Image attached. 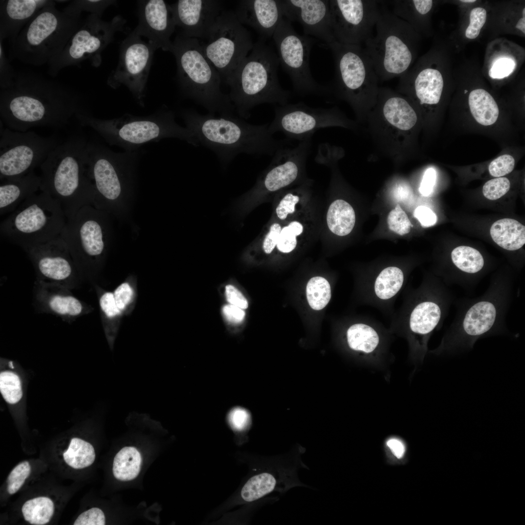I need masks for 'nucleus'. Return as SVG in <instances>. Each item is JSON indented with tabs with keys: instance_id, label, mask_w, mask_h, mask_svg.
I'll list each match as a JSON object with an SVG mask.
<instances>
[{
	"instance_id": "bb28decb",
	"label": "nucleus",
	"mask_w": 525,
	"mask_h": 525,
	"mask_svg": "<svg viewBox=\"0 0 525 525\" xmlns=\"http://www.w3.org/2000/svg\"><path fill=\"white\" fill-rule=\"evenodd\" d=\"M454 300L453 293L448 289L439 298L422 300L412 310L409 318L410 329L413 333L422 338L423 346L426 338L449 312Z\"/></svg>"
},
{
	"instance_id": "ea45409f",
	"label": "nucleus",
	"mask_w": 525,
	"mask_h": 525,
	"mask_svg": "<svg viewBox=\"0 0 525 525\" xmlns=\"http://www.w3.org/2000/svg\"><path fill=\"white\" fill-rule=\"evenodd\" d=\"M0 391L7 402L11 404L18 402L22 396L21 384L18 376L11 371H1Z\"/></svg>"
},
{
	"instance_id": "603ef678",
	"label": "nucleus",
	"mask_w": 525,
	"mask_h": 525,
	"mask_svg": "<svg viewBox=\"0 0 525 525\" xmlns=\"http://www.w3.org/2000/svg\"><path fill=\"white\" fill-rule=\"evenodd\" d=\"M0 40V88H6L10 86L13 81L16 73L14 72L12 68L10 66L8 61L5 56L2 48L1 42Z\"/></svg>"
},
{
	"instance_id": "37998d69",
	"label": "nucleus",
	"mask_w": 525,
	"mask_h": 525,
	"mask_svg": "<svg viewBox=\"0 0 525 525\" xmlns=\"http://www.w3.org/2000/svg\"><path fill=\"white\" fill-rule=\"evenodd\" d=\"M387 222L389 228L400 235L408 233L413 227L406 213L399 204L389 213Z\"/></svg>"
},
{
	"instance_id": "338daca9",
	"label": "nucleus",
	"mask_w": 525,
	"mask_h": 525,
	"mask_svg": "<svg viewBox=\"0 0 525 525\" xmlns=\"http://www.w3.org/2000/svg\"><path fill=\"white\" fill-rule=\"evenodd\" d=\"M460 1L463 2H473L476 1V0H460Z\"/></svg>"
},
{
	"instance_id": "09e8293b",
	"label": "nucleus",
	"mask_w": 525,
	"mask_h": 525,
	"mask_svg": "<svg viewBox=\"0 0 525 525\" xmlns=\"http://www.w3.org/2000/svg\"><path fill=\"white\" fill-rule=\"evenodd\" d=\"M516 66V62L512 57H501L494 61L489 74L493 79H502L511 74Z\"/></svg>"
},
{
	"instance_id": "ddd939ff",
	"label": "nucleus",
	"mask_w": 525,
	"mask_h": 525,
	"mask_svg": "<svg viewBox=\"0 0 525 525\" xmlns=\"http://www.w3.org/2000/svg\"><path fill=\"white\" fill-rule=\"evenodd\" d=\"M126 20L117 15L109 21L90 14L83 20L62 50L47 64L48 73L55 76L62 69L85 60L99 67L101 53L113 40L115 34L123 30Z\"/></svg>"
},
{
	"instance_id": "f8f14e48",
	"label": "nucleus",
	"mask_w": 525,
	"mask_h": 525,
	"mask_svg": "<svg viewBox=\"0 0 525 525\" xmlns=\"http://www.w3.org/2000/svg\"><path fill=\"white\" fill-rule=\"evenodd\" d=\"M328 47L334 60L337 95L358 111L375 103L379 79L364 48L337 41Z\"/></svg>"
},
{
	"instance_id": "864d4df0",
	"label": "nucleus",
	"mask_w": 525,
	"mask_h": 525,
	"mask_svg": "<svg viewBox=\"0 0 525 525\" xmlns=\"http://www.w3.org/2000/svg\"><path fill=\"white\" fill-rule=\"evenodd\" d=\"M298 201L299 197L298 195H294L291 193L286 194L276 208V213L278 217L284 220L287 217L288 214L293 213L295 210V205Z\"/></svg>"
},
{
	"instance_id": "0e129e2a",
	"label": "nucleus",
	"mask_w": 525,
	"mask_h": 525,
	"mask_svg": "<svg viewBox=\"0 0 525 525\" xmlns=\"http://www.w3.org/2000/svg\"><path fill=\"white\" fill-rule=\"evenodd\" d=\"M387 445L393 454L398 458H401L405 452L403 443L396 438H391L387 441Z\"/></svg>"
},
{
	"instance_id": "5701e85b",
	"label": "nucleus",
	"mask_w": 525,
	"mask_h": 525,
	"mask_svg": "<svg viewBox=\"0 0 525 525\" xmlns=\"http://www.w3.org/2000/svg\"><path fill=\"white\" fill-rule=\"evenodd\" d=\"M179 33L206 39L216 18L223 11L221 1L213 0H179L170 5Z\"/></svg>"
},
{
	"instance_id": "1a4fd4ad",
	"label": "nucleus",
	"mask_w": 525,
	"mask_h": 525,
	"mask_svg": "<svg viewBox=\"0 0 525 525\" xmlns=\"http://www.w3.org/2000/svg\"><path fill=\"white\" fill-rule=\"evenodd\" d=\"M171 50L177 65V77L182 93L209 113L233 115L228 95L220 88L221 76L205 56L198 39L179 33Z\"/></svg>"
},
{
	"instance_id": "4468645a",
	"label": "nucleus",
	"mask_w": 525,
	"mask_h": 525,
	"mask_svg": "<svg viewBox=\"0 0 525 525\" xmlns=\"http://www.w3.org/2000/svg\"><path fill=\"white\" fill-rule=\"evenodd\" d=\"M206 39L201 43L203 53L228 84L252 50L251 36L234 12L223 10Z\"/></svg>"
},
{
	"instance_id": "39448f33",
	"label": "nucleus",
	"mask_w": 525,
	"mask_h": 525,
	"mask_svg": "<svg viewBox=\"0 0 525 525\" xmlns=\"http://www.w3.org/2000/svg\"><path fill=\"white\" fill-rule=\"evenodd\" d=\"M88 142L83 138L72 137L53 149L40 166V190L59 202L67 220L83 207L93 204L94 191L88 173Z\"/></svg>"
},
{
	"instance_id": "dca6fc26",
	"label": "nucleus",
	"mask_w": 525,
	"mask_h": 525,
	"mask_svg": "<svg viewBox=\"0 0 525 525\" xmlns=\"http://www.w3.org/2000/svg\"><path fill=\"white\" fill-rule=\"evenodd\" d=\"M59 144L54 136L43 137L33 131L19 132L2 127L0 180L19 178L34 171Z\"/></svg>"
},
{
	"instance_id": "4c0bfd02",
	"label": "nucleus",
	"mask_w": 525,
	"mask_h": 525,
	"mask_svg": "<svg viewBox=\"0 0 525 525\" xmlns=\"http://www.w3.org/2000/svg\"><path fill=\"white\" fill-rule=\"evenodd\" d=\"M404 280L402 271L398 267H388L383 269L376 279L374 290L381 299H388L401 289Z\"/></svg>"
},
{
	"instance_id": "cd10ccee",
	"label": "nucleus",
	"mask_w": 525,
	"mask_h": 525,
	"mask_svg": "<svg viewBox=\"0 0 525 525\" xmlns=\"http://www.w3.org/2000/svg\"><path fill=\"white\" fill-rule=\"evenodd\" d=\"M52 1L0 0V40L14 38L31 19Z\"/></svg>"
},
{
	"instance_id": "c03bdc74",
	"label": "nucleus",
	"mask_w": 525,
	"mask_h": 525,
	"mask_svg": "<svg viewBox=\"0 0 525 525\" xmlns=\"http://www.w3.org/2000/svg\"><path fill=\"white\" fill-rule=\"evenodd\" d=\"M510 182L505 177H496L487 181L484 185L482 192L484 196L490 200H497L509 191Z\"/></svg>"
},
{
	"instance_id": "bf43d9fd",
	"label": "nucleus",
	"mask_w": 525,
	"mask_h": 525,
	"mask_svg": "<svg viewBox=\"0 0 525 525\" xmlns=\"http://www.w3.org/2000/svg\"><path fill=\"white\" fill-rule=\"evenodd\" d=\"M226 296L228 302L242 309L248 307V302L243 294L233 286L227 285Z\"/></svg>"
},
{
	"instance_id": "69168bd1",
	"label": "nucleus",
	"mask_w": 525,
	"mask_h": 525,
	"mask_svg": "<svg viewBox=\"0 0 525 525\" xmlns=\"http://www.w3.org/2000/svg\"><path fill=\"white\" fill-rule=\"evenodd\" d=\"M515 27L525 34V17H523L518 20Z\"/></svg>"
},
{
	"instance_id": "b1692460",
	"label": "nucleus",
	"mask_w": 525,
	"mask_h": 525,
	"mask_svg": "<svg viewBox=\"0 0 525 525\" xmlns=\"http://www.w3.org/2000/svg\"><path fill=\"white\" fill-rule=\"evenodd\" d=\"M24 248L32 256L38 271L44 277L61 280L72 275L73 267L68 257L70 251L60 235L46 242Z\"/></svg>"
},
{
	"instance_id": "f03ea898",
	"label": "nucleus",
	"mask_w": 525,
	"mask_h": 525,
	"mask_svg": "<svg viewBox=\"0 0 525 525\" xmlns=\"http://www.w3.org/2000/svg\"><path fill=\"white\" fill-rule=\"evenodd\" d=\"M511 279L496 278L481 296L455 302V317L438 351L453 354L472 349L480 338L507 331L506 316L514 296Z\"/></svg>"
},
{
	"instance_id": "2f4dec72",
	"label": "nucleus",
	"mask_w": 525,
	"mask_h": 525,
	"mask_svg": "<svg viewBox=\"0 0 525 525\" xmlns=\"http://www.w3.org/2000/svg\"><path fill=\"white\" fill-rule=\"evenodd\" d=\"M468 103L471 114L479 124L490 126L498 120V106L491 95L486 90L477 88L471 91Z\"/></svg>"
},
{
	"instance_id": "2eb2a0df",
	"label": "nucleus",
	"mask_w": 525,
	"mask_h": 525,
	"mask_svg": "<svg viewBox=\"0 0 525 525\" xmlns=\"http://www.w3.org/2000/svg\"><path fill=\"white\" fill-rule=\"evenodd\" d=\"M280 64L289 76L295 91L299 95L328 94L330 90L313 77L309 65L310 51L315 40L299 35L291 22L284 18L272 36Z\"/></svg>"
},
{
	"instance_id": "7ed1b4c3",
	"label": "nucleus",
	"mask_w": 525,
	"mask_h": 525,
	"mask_svg": "<svg viewBox=\"0 0 525 525\" xmlns=\"http://www.w3.org/2000/svg\"><path fill=\"white\" fill-rule=\"evenodd\" d=\"M180 116L199 145L213 151L222 161H229L241 153L273 156L286 142L273 137L269 124H250L233 115L217 117L188 109L181 111Z\"/></svg>"
},
{
	"instance_id": "9b49d317",
	"label": "nucleus",
	"mask_w": 525,
	"mask_h": 525,
	"mask_svg": "<svg viewBox=\"0 0 525 525\" xmlns=\"http://www.w3.org/2000/svg\"><path fill=\"white\" fill-rule=\"evenodd\" d=\"M67 218L59 202L46 192H36L0 223V233L24 248L46 242L61 234Z\"/></svg>"
},
{
	"instance_id": "c9c22d12",
	"label": "nucleus",
	"mask_w": 525,
	"mask_h": 525,
	"mask_svg": "<svg viewBox=\"0 0 525 525\" xmlns=\"http://www.w3.org/2000/svg\"><path fill=\"white\" fill-rule=\"evenodd\" d=\"M453 264L466 276H475L484 268L485 260L481 252L471 246L460 245L451 252Z\"/></svg>"
},
{
	"instance_id": "49530a36",
	"label": "nucleus",
	"mask_w": 525,
	"mask_h": 525,
	"mask_svg": "<svg viewBox=\"0 0 525 525\" xmlns=\"http://www.w3.org/2000/svg\"><path fill=\"white\" fill-rule=\"evenodd\" d=\"M515 160L513 156L504 154L493 159L489 165L490 175L495 177H503L510 173L514 168Z\"/></svg>"
},
{
	"instance_id": "423d86ee",
	"label": "nucleus",
	"mask_w": 525,
	"mask_h": 525,
	"mask_svg": "<svg viewBox=\"0 0 525 525\" xmlns=\"http://www.w3.org/2000/svg\"><path fill=\"white\" fill-rule=\"evenodd\" d=\"M265 40L260 37L254 44L228 83L229 99L242 118H248L251 110L259 105H283L290 98V92L281 87L278 79V54Z\"/></svg>"
},
{
	"instance_id": "f257e3e1",
	"label": "nucleus",
	"mask_w": 525,
	"mask_h": 525,
	"mask_svg": "<svg viewBox=\"0 0 525 525\" xmlns=\"http://www.w3.org/2000/svg\"><path fill=\"white\" fill-rule=\"evenodd\" d=\"M82 107L75 91L38 76L16 73L12 84L0 88V121L13 131L63 127Z\"/></svg>"
},
{
	"instance_id": "412c9836",
	"label": "nucleus",
	"mask_w": 525,
	"mask_h": 525,
	"mask_svg": "<svg viewBox=\"0 0 525 525\" xmlns=\"http://www.w3.org/2000/svg\"><path fill=\"white\" fill-rule=\"evenodd\" d=\"M284 17L298 21L304 35H312L327 47L336 41L333 34L329 0H281Z\"/></svg>"
},
{
	"instance_id": "13d9d810",
	"label": "nucleus",
	"mask_w": 525,
	"mask_h": 525,
	"mask_svg": "<svg viewBox=\"0 0 525 525\" xmlns=\"http://www.w3.org/2000/svg\"><path fill=\"white\" fill-rule=\"evenodd\" d=\"M281 230V227L279 224L274 223L271 226L269 232L263 243V249L266 254L272 252L277 245Z\"/></svg>"
},
{
	"instance_id": "e2e57ef3",
	"label": "nucleus",
	"mask_w": 525,
	"mask_h": 525,
	"mask_svg": "<svg viewBox=\"0 0 525 525\" xmlns=\"http://www.w3.org/2000/svg\"><path fill=\"white\" fill-rule=\"evenodd\" d=\"M393 196L398 201L405 203L413 197V192L410 187L405 183L398 184L393 190Z\"/></svg>"
},
{
	"instance_id": "a19ab883",
	"label": "nucleus",
	"mask_w": 525,
	"mask_h": 525,
	"mask_svg": "<svg viewBox=\"0 0 525 525\" xmlns=\"http://www.w3.org/2000/svg\"><path fill=\"white\" fill-rule=\"evenodd\" d=\"M302 231V225L297 221H293L283 228L277 244L278 249L283 253L293 250L297 244L296 236L301 234Z\"/></svg>"
},
{
	"instance_id": "c85d7f7f",
	"label": "nucleus",
	"mask_w": 525,
	"mask_h": 525,
	"mask_svg": "<svg viewBox=\"0 0 525 525\" xmlns=\"http://www.w3.org/2000/svg\"><path fill=\"white\" fill-rule=\"evenodd\" d=\"M40 176L34 171L22 177L0 180V214L11 213L40 190Z\"/></svg>"
},
{
	"instance_id": "6e6d98bb",
	"label": "nucleus",
	"mask_w": 525,
	"mask_h": 525,
	"mask_svg": "<svg viewBox=\"0 0 525 525\" xmlns=\"http://www.w3.org/2000/svg\"><path fill=\"white\" fill-rule=\"evenodd\" d=\"M414 216L424 228L434 226L437 221L436 214L430 208L424 206L418 207L414 210Z\"/></svg>"
},
{
	"instance_id": "6e6552de",
	"label": "nucleus",
	"mask_w": 525,
	"mask_h": 525,
	"mask_svg": "<svg viewBox=\"0 0 525 525\" xmlns=\"http://www.w3.org/2000/svg\"><path fill=\"white\" fill-rule=\"evenodd\" d=\"M81 14L68 7L59 11L52 0L9 40V57L36 66L48 64L79 27Z\"/></svg>"
},
{
	"instance_id": "79ce46f5",
	"label": "nucleus",
	"mask_w": 525,
	"mask_h": 525,
	"mask_svg": "<svg viewBox=\"0 0 525 525\" xmlns=\"http://www.w3.org/2000/svg\"><path fill=\"white\" fill-rule=\"evenodd\" d=\"M49 306L52 311L60 315L75 316L82 310L80 302L72 296H55L50 300Z\"/></svg>"
},
{
	"instance_id": "7c9ffc66",
	"label": "nucleus",
	"mask_w": 525,
	"mask_h": 525,
	"mask_svg": "<svg viewBox=\"0 0 525 525\" xmlns=\"http://www.w3.org/2000/svg\"><path fill=\"white\" fill-rule=\"evenodd\" d=\"M490 234L497 245L508 251L519 250L525 244V226L513 219L495 221L490 227Z\"/></svg>"
},
{
	"instance_id": "de8ad7c7",
	"label": "nucleus",
	"mask_w": 525,
	"mask_h": 525,
	"mask_svg": "<svg viewBox=\"0 0 525 525\" xmlns=\"http://www.w3.org/2000/svg\"><path fill=\"white\" fill-rule=\"evenodd\" d=\"M487 19V11L482 7L472 9L470 13V22L465 31L466 37L469 39L476 38L479 35L481 29Z\"/></svg>"
},
{
	"instance_id": "6ab92c4d",
	"label": "nucleus",
	"mask_w": 525,
	"mask_h": 525,
	"mask_svg": "<svg viewBox=\"0 0 525 525\" xmlns=\"http://www.w3.org/2000/svg\"><path fill=\"white\" fill-rule=\"evenodd\" d=\"M329 2L336 41L361 46L372 37L381 12L378 1L331 0Z\"/></svg>"
},
{
	"instance_id": "052dcab7",
	"label": "nucleus",
	"mask_w": 525,
	"mask_h": 525,
	"mask_svg": "<svg viewBox=\"0 0 525 525\" xmlns=\"http://www.w3.org/2000/svg\"><path fill=\"white\" fill-rule=\"evenodd\" d=\"M436 180V172L433 168L426 170L423 176L419 191L424 196H428L433 191Z\"/></svg>"
},
{
	"instance_id": "f3484780",
	"label": "nucleus",
	"mask_w": 525,
	"mask_h": 525,
	"mask_svg": "<svg viewBox=\"0 0 525 525\" xmlns=\"http://www.w3.org/2000/svg\"><path fill=\"white\" fill-rule=\"evenodd\" d=\"M113 219L93 205H86L67 220L60 236L76 259L100 258L113 241Z\"/></svg>"
},
{
	"instance_id": "0eeeda50",
	"label": "nucleus",
	"mask_w": 525,
	"mask_h": 525,
	"mask_svg": "<svg viewBox=\"0 0 525 525\" xmlns=\"http://www.w3.org/2000/svg\"><path fill=\"white\" fill-rule=\"evenodd\" d=\"M81 125L92 128L110 145L126 151L138 150L144 144L166 138H176L194 146L199 145L193 133L175 121L174 112L166 106L146 116L130 114L114 119L95 118L83 108L75 115Z\"/></svg>"
},
{
	"instance_id": "aec40b11",
	"label": "nucleus",
	"mask_w": 525,
	"mask_h": 525,
	"mask_svg": "<svg viewBox=\"0 0 525 525\" xmlns=\"http://www.w3.org/2000/svg\"><path fill=\"white\" fill-rule=\"evenodd\" d=\"M348 124L336 108H314L299 102L277 106L269 129L272 134L280 132L301 141L312 138L320 129Z\"/></svg>"
},
{
	"instance_id": "a878e982",
	"label": "nucleus",
	"mask_w": 525,
	"mask_h": 525,
	"mask_svg": "<svg viewBox=\"0 0 525 525\" xmlns=\"http://www.w3.org/2000/svg\"><path fill=\"white\" fill-rule=\"evenodd\" d=\"M234 12L242 24L252 27L265 40L273 36L284 18L281 0H241Z\"/></svg>"
},
{
	"instance_id": "a211bd4d",
	"label": "nucleus",
	"mask_w": 525,
	"mask_h": 525,
	"mask_svg": "<svg viewBox=\"0 0 525 525\" xmlns=\"http://www.w3.org/2000/svg\"><path fill=\"white\" fill-rule=\"evenodd\" d=\"M156 50L134 30L121 44L119 62L107 79V85L114 89L122 85L126 87L138 103L144 106L146 86Z\"/></svg>"
},
{
	"instance_id": "3c124183",
	"label": "nucleus",
	"mask_w": 525,
	"mask_h": 525,
	"mask_svg": "<svg viewBox=\"0 0 525 525\" xmlns=\"http://www.w3.org/2000/svg\"><path fill=\"white\" fill-rule=\"evenodd\" d=\"M105 518L103 511L98 508H91L82 513L74 525H104Z\"/></svg>"
},
{
	"instance_id": "58836bf2",
	"label": "nucleus",
	"mask_w": 525,
	"mask_h": 525,
	"mask_svg": "<svg viewBox=\"0 0 525 525\" xmlns=\"http://www.w3.org/2000/svg\"><path fill=\"white\" fill-rule=\"evenodd\" d=\"M306 297L310 307L315 310H320L329 303L331 297L329 282L321 277L311 279L306 286Z\"/></svg>"
},
{
	"instance_id": "393cba45",
	"label": "nucleus",
	"mask_w": 525,
	"mask_h": 525,
	"mask_svg": "<svg viewBox=\"0 0 525 525\" xmlns=\"http://www.w3.org/2000/svg\"><path fill=\"white\" fill-rule=\"evenodd\" d=\"M399 85L402 91L415 98L420 105L432 106L440 102L444 81L438 69L418 66L400 77Z\"/></svg>"
},
{
	"instance_id": "72a5a7b5",
	"label": "nucleus",
	"mask_w": 525,
	"mask_h": 525,
	"mask_svg": "<svg viewBox=\"0 0 525 525\" xmlns=\"http://www.w3.org/2000/svg\"><path fill=\"white\" fill-rule=\"evenodd\" d=\"M142 463L140 453L134 447L122 448L115 455L113 463V473L118 480H132L139 475Z\"/></svg>"
},
{
	"instance_id": "4d7b16f0",
	"label": "nucleus",
	"mask_w": 525,
	"mask_h": 525,
	"mask_svg": "<svg viewBox=\"0 0 525 525\" xmlns=\"http://www.w3.org/2000/svg\"><path fill=\"white\" fill-rule=\"evenodd\" d=\"M101 309L108 317L114 316L120 313L121 310L118 308L114 294L110 292L105 293L100 299Z\"/></svg>"
},
{
	"instance_id": "a18cd8bd",
	"label": "nucleus",
	"mask_w": 525,
	"mask_h": 525,
	"mask_svg": "<svg viewBox=\"0 0 525 525\" xmlns=\"http://www.w3.org/2000/svg\"><path fill=\"white\" fill-rule=\"evenodd\" d=\"M115 2V0H73L67 7L81 13L87 11L101 17L106 8Z\"/></svg>"
},
{
	"instance_id": "4be33fe9",
	"label": "nucleus",
	"mask_w": 525,
	"mask_h": 525,
	"mask_svg": "<svg viewBox=\"0 0 525 525\" xmlns=\"http://www.w3.org/2000/svg\"><path fill=\"white\" fill-rule=\"evenodd\" d=\"M138 24L134 30L156 50L171 52L173 44L170 37L175 25L170 5L163 0L138 1Z\"/></svg>"
},
{
	"instance_id": "9d476101",
	"label": "nucleus",
	"mask_w": 525,
	"mask_h": 525,
	"mask_svg": "<svg viewBox=\"0 0 525 525\" xmlns=\"http://www.w3.org/2000/svg\"><path fill=\"white\" fill-rule=\"evenodd\" d=\"M376 33L365 44L379 80L401 77L412 64L417 36L407 23L384 5L375 25Z\"/></svg>"
},
{
	"instance_id": "473e14b6",
	"label": "nucleus",
	"mask_w": 525,
	"mask_h": 525,
	"mask_svg": "<svg viewBox=\"0 0 525 525\" xmlns=\"http://www.w3.org/2000/svg\"><path fill=\"white\" fill-rule=\"evenodd\" d=\"M327 223L334 234L344 236L351 232L355 223V214L351 206L342 199L333 201L327 214Z\"/></svg>"
},
{
	"instance_id": "f704fd0d",
	"label": "nucleus",
	"mask_w": 525,
	"mask_h": 525,
	"mask_svg": "<svg viewBox=\"0 0 525 525\" xmlns=\"http://www.w3.org/2000/svg\"><path fill=\"white\" fill-rule=\"evenodd\" d=\"M390 2L392 13L413 29L417 26L419 19L429 14L434 5L432 0H396Z\"/></svg>"
},
{
	"instance_id": "e433bc0d",
	"label": "nucleus",
	"mask_w": 525,
	"mask_h": 525,
	"mask_svg": "<svg viewBox=\"0 0 525 525\" xmlns=\"http://www.w3.org/2000/svg\"><path fill=\"white\" fill-rule=\"evenodd\" d=\"M347 338L350 349L365 353L373 351L379 343V335L376 331L362 323L351 326L347 331Z\"/></svg>"
},
{
	"instance_id": "5fc2aeb1",
	"label": "nucleus",
	"mask_w": 525,
	"mask_h": 525,
	"mask_svg": "<svg viewBox=\"0 0 525 525\" xmlns=\"http://www.w3.org/2000/svg\"><path fill=\"white\" fill-rule=\"evenodd\" d=\"M133 290L128 283L121 284L115 290L114 298L118 308L121 311L124 309L130 301Z\"/></svg>"
},
{
	"instance_id": "8fccbe9b",
	"label": "nucleus",
	"mask_w": 525,
	"mask_h": 525,
	"mask_svg": "<svg viewBox=\"0 0 525 525\" xmlns=\"http://www.w3.org/2000/svg\"><path fill=\"white\" fill-rule=\"evenodd\" d=\"M228 420L233 430L242 431L249 427L251 418L248 410L241 407H236L229 411Z\"/></svg>"
},
{
	"instance_id": "680f3d73",
	"label": "nucleus",
	"mask_w": 525,
	"mask_h": 525,
	"mask_svg": "<svg viewBox=\"0 0 525 525\" xmlns=\"http://www.w3.org/2000/svg\"><path fill=\"white\" fill-rule=\"evenodd\" d=\"M223 313L226 319L233 323L241 322L245 315L242 309L232 304L225 306L223 308Z\"/></svg>"
},
{
	"instance_id": "20e7f679",
	"label": "nucleus",
	"mask_w": 525,
	"mask_h": 525,
	"mask_svg": "<svg viewBox=\"0 0 525 525\" xmlns=\"http://www.w3.org/2000/svg\"><path fill=\"white\" fill-rule=\"evenodd\" d=\"M87 153L94 191L92 205L113 219L126 220L135 202L139 151L116 153L88 142Z\"/></svg>"
},
{
	"instance_id": "774afa93",
	"label": "nucleus",
	"mask_w": 525,
	"mask_h": 525,
	"mask_svg": "<svg viewBox=\"0 0 525 525\" xmlns=\"http://www.w3.org/2000/svg\"><path fill=\"white\" fill-rule=\"evenodd\" d=\"M523 17H525V8L523 10Z\"/></svg>"
},
{
	"instance_id": "c756f323",
	"label": "nucleus",
	"mask_w": 525,
	"mask_h": 525,
	"mask_svg": "<svg viewBox=\"0 0 525 525\" xmlns=\"http://www.w3.org/2000/svg\"><path fill=\"white\" fill-rule=\"evenodd\" d=\"M379 107L387 122L403 131L411 129L417 121L416 112L408 100L391 91L381 89Z\"/></svg>"
}]
</instances>
